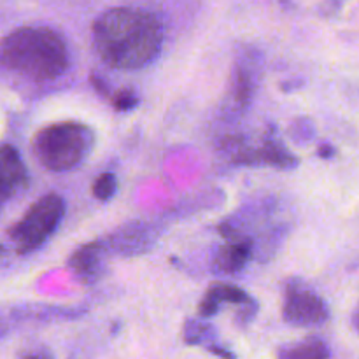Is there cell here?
<instances>
[{
    "mask_svg": "<svg viewBox=\"0 0 359 359\" xmlns=\"http://www.w3.org/2000/svg\"><path fill=\"white\" fill-rule=\"evenodd\" d=\"M65 209V200L56 193H48L34 202L23 217L7 231L16 255L27 256L42 248L58 230Z\"/></svg>",
    "mask_w": 359,
    "mask_h": 359,
    "instance_id": "cell-4",
    "label": "cell"
},
{
    "mask_svg": "<svg viewBox=\"0 0 359 359\" xmlns=\"http://www.w3.org/2000/svg\"><path fill=\"white\" fill-rule=\"evenodd\" d=\"M231 153L235 165H265L277 170H293L298 167V158L287 149L276 133H266L258 146H249L244 139H231L223 144Z\"/></svg>",
    "mask_w": 359,
    "mask_h": 359,
    "instance_id": "cell-7",
    "label": "cell"
},
{
    "mask_svg": "<svg viewBox=\"0 0 359 359\" xmlns=\"http://www.w3.org/2000/svg\"><path fill=\"white\" fill-rule=\"evenodd\" d=\"M28 186V170L16 147H0V198L7 203Z\"/></svg>",
    "mask_w": 359,
    "mask_h": 359,
    "instance_id": "cell-10",
    "label": "cell"
},
{
    "mask_svg": "<svg viewBox=\"0 0 359 359\" xmlns=\"http://www.w3.org/2000/svg\"><path fill=\"white\" fill-rule=\"evenodd\" d=\"M224 304L237 307V312H235V325L241 330H245L252 321H255L259 309L258 302H256L251 294L245 293L242 287L233 286V284L216 283L205 291L203 298L200 300V318H214V316L221 311V307H223Z\"/></svg>",
    "mask_w": 359,
    "mask_h": 359,
    "instance_id": "cell-8",
    "label": "cell"
},
{
    "mask_svg": "<svg viewBox=\"0 0 359 359\" xmlns=\"http://www.w3.org/2000/svg\"><path fill=\"white\" fill-rule=\"evenodd\" d=\"M255 252V244L251 237H235L228 238V244L221 245L212 255L210 266L216 273H238L245 269Z\"/></svg>",
    "mask_w": 359,
    "mask_h": 359,
    "instance_id": "cell-12",
    "label": "cell"
},
{
    "mask_svg": "<svg viewBox=\"0 0 359 359\" xmlns=\"http://www.w3.org/2000/svg\"><path fill=\"white\" fill-rule=\"evenodd\" d=\"M335 154H337L335 146H332L330 142L319 144V147H318V156L319 158H323V160H332V158H335Z\"/></svg>",
    "mask_w": 359,
    "mask_h": 359,
    "instance_id": "cell-19",
    "label": "cell"
},
{
    "mask_svg": "<svg viewBox=\"0 0 359 359\" xmlns=\"http://www.w3.org/2000/svg\"><path fill=\"white\" fill-rule=\"evenodd\" d=\"M353 326L356 328V332L359 333V304H358L356 311H354V314H353Z\"/></svg>",
    "mask_w": 359,
    "mask_h": 359,
    "instance_id": "cell-20",
    "label": "cell"
},
{
    "mask_svg": "<svg viewBox=\"0 0 359 359\" xmlns=\"http://www.w3.org/2000/svg\"><path fill=\"white\" fill-rule=\"evenodd\" d=\"M95 146V132L79 121L44 126L32 139V154L46 170L63 174L79 167Z\"/></svg>",
    "mask_w": 359,
    "mask_h": 359,
    "instance_id": "cell-3",
    "label": "cell"
},
{
    "mask_svg": "<svg viewBox=\"0 0 359 359\" xmlns=\"http://www.w3.org/2000/svg\"><path fill=\"white\" fill-rule=\"evenodd\" d=\"M109 252L105 251L102 241L90 242L70 255L69 258V269L74 273L81 284H95L105 272V259H107Z\"/></svg>",
    "mask_w": 359,
    "mask_h": 359,
    "instance_id": "cell-11",
    "label": "cell"
},
{
    "mask_svg": "<svg viewBox=\"0 0 359 359\" xmlns=\"http://www.w3.org/2000/svg\"><path fill=\"white\" fill-rule=\"evenodd\" d=\"M290 137L293 142L305 146L316 137V126L309 118H298L290 125Z\"/></svg>",
    "mask_w": 359,
    "mask_h": 359,
    "instance_id": "cell-16",
    "label": "cell"
},
{
    "mask_svg": "<svg viewBox=\"0 0 359 359\" xmlns=\"http://www.w3.org/2000/svg\"><path fill=\"white\" fill-rule=\"evenodd\" d=\"M90 83H91V86L95 88V91H97L98 95H102V97L111 98L112 93H114V91L111 90V86H109L107 81H105V77H102L100 74H95V72L91 74Z\"/></svg>",
    "mask_w": 359,
    "mask_h": 359,
    "instance_id": "cell-18",
    "label": "cell"
},
{
    "mask_svg": "<svg viewBox=\"0 0 359 359\" xmlns=\"http://www.w3.org/2000/svg\"><path fill=\"white\" fill-rule=\"evenodd\" d=\"M263 72V56L252 46H244L235 53L230 84L226 95V111L233 116L248 111L258 91Z\"/></svg>",
    "mask_w": 359,
    "mask_h": 359,
    "instance_id": "cell-5",
    "label": "cell"
},
{
    "mask_svg": "<svg viewBox=\"0 0 359 359\" xmlns=\"http://www.w3.org/2000/svg\"><path fill=\"white\" fill-rule=\"evenodd\" d=\"M111 104L118 112H128L140 104V97L133 88H121L112 93Z\"/></svg>",
    "mask_w": 359,
    "mask_h": 359,
    "instance_id": "cell-17",
    "label": "cell"
},
{
    "mask_svg": "<svg viewBox=\"0 0 359 359\" xmlns=\"http://www.w3.org/2000/svg\"><path fill=\"white\" fill-rule=\"evenodd\" d=\"M277 356L283 359H326L332 356V351L323 339L309 337L300 342L280 347L277 351Z\"/></svg>",
    "mask_w": 359,
    "mask_h": 359,
    "instance_id": "cell-13",
    "label": "cell"
},
{
    "mask_svg": "<svg viewBox=\"0 0 359 359\" xmlns=\"http://www.w3.org/2000/svg\"><path fill=\"white\" fill-rule=\"evenodd\" d=\"M116 191H118V179L112 172L100 174L95 179L93 186H91V193H93L95 198L104 203L109 202L116 195Z\"/></svg>",
    "mask_w": 359,
    "mask_h": 359,
    "instance_id": "cell-15",
    "label": "cell"
},
{
    "mask_svg": "<svg viewBox=\"0 0 359 359\" xmlns=\"http://www.w3.org/2000/svg\"><path fill=\"white\" fill-rule=\"evenodd\" d=\"M4 70L28 81H53L70 65L69 48L51 27H20L9 32L0 46Z\"/></svg>",
    "mask_w": 359,
    "mask_h": 359,
    "instance_id": "cell-2",
    "label": "cell"
},
{
    "mask_svg": "<svg viewBox=\"0 0 359 359\" xmlns=\"http://www.w3.org/2000/svg\"><path fill=\"white\" fill-rule=\"evenodd\" d=\"M158 230L154 223H147V221H132L118 230L112 231L109 237L102 238L105 251L109 256H123V258H130V256H139L149 251L154 245L158 238Z\"/></svg>",
    "mask_w": 359,
    "mask_h": 359,
    "instance_id": "cell-9",
    "label": "cell"
},
{
    "mask_svg": "<svg viewBox=\"0 0 359 359\" xmlns=\"http://www.w3.org/2000/svg\"><path fill=\"white\" fill-rule=\"evenodd\" d=\"M184 342L188 346L207 347L217 344V333L210 323L202 319H188L184 323Z\"/></svg>",
    "mask_w": 359,
    "mask_h": 359,
    "instance_id": "cell-14",
    "label": "cell"
},
{
    "mask_svg": "<svg viewBox=\"0 0 359 359\" xmlns=\"http://www.w3.org/2000/svg\"><path fill=\"white\" fill-rule=\"evenodd\" d=\"M283 319L293 328H319L330 321V307L314 290L293 279L284 287Z\"/></svg>",
    "mask_w": 359,
    "mask_h": 359,
    "instance_id": "cell-6",
    "label": "cell"
},
{
    "mask_svg": "<svg viewBox=\"0 0 359 359\" xmlns=\"http://www.w3.org/2000/svg\"><path fill=\"white\" fill-rule=\"evenodd\" d=\"M163 37V25L156 14L139 7H111L91 27L97 55L118 70H139L154 62Z\"/></svg>",
    "mask_w": 359,
    "mask_h": 359,
    "instance_id": "cell-1",
    "label": "cell"
}]
</instances>
